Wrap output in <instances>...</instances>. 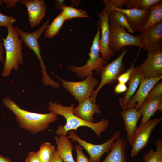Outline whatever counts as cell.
Returning a JSON list of instances; mask_svg holds the SVG:
<instances>
[{"label": "cell", "instance_id": "6da1fadb", "mask_svg": "<svg viewBox=\"0 0 162 162\" xmlns=\"http://www.w3.org/2000/svg\"><path fill=\"white\" fill-rule=\"evenodd\" d=\"M2 100L4 104L14 114L20 127L33 134L43 131L58 119L57 115L52 112L41 114L22 109L9 97L4 98Z\"/></svg>", "mask_w": 162, "mask_h": 162}, {"label": "cell", "instance_id": "7a4b0ae2", "mask_svg": "<svg viewBox=\"0 0 162 162\" xmlns=\"http://www.w3.org/2000/svg\"><path fill=\"white\" fill-rule=\"evenodd\" d=\"M74 106V104L70 106H64L59 103L49 101L48 110L57 115L63 116L66 120L64 126L60 125L57 127V130L55 131L56 134L58 135H66L70 130H76L80 127L86 126L91 128L99 137H100L102 132L106 130L109 127V120L103 118L97 122L86 121L73 113V110Z\"/></svg>", "mask_w": 162, "mask_h": 162}, {"label": "cell", "instance_id": "3957f363", "mask_svg": "<svg viewBox=\"0 0 162 162\" xmlns=\"http://www.w3.org/2000/svg\"><path fill=\"white\" fill-rule=\"evenodd\" d=\"M8 28L6 38H0L3 41L6 51L5 63L2 74V76L4 77L9 76L12 69L18 70L19 65L22 64L23 62L22 39L21 38H19V34L12 24H10Z\"/></svg>", "mask_w": 162, "mask_h": 162}, {"label": "cell", "instance_id": "277c9868", "mask_svg": "<svg viewBox=\"0 0 162 162\" xmlns=\"http://www.w3.org/2000/svg\"><path fill=\"white\" fill-rule=\"evenodd\" d=\"M100 22L98 21L97 32L93 40L90 52L88 55L89 59L86 64L82 66H70L67 69L76 74L80 79H82L89 75H92L95 70L97 75L100 74L104 66L107 64L108 61L101 57L99 53V41L100 38Z\"/></svg>", "mask_w": 162, "mask_h": 162}, {"label": "cell", "instance_id": "5b68a950", "mask_svg": "<svg viewBox=\"0 0 162 162\" xmlns=\"http://www.w3.org/2000/svg\"><path fill=\"white\" fill-rule=\"evenodd\" d=\"M50 20V19L49 18L38 30L32 32H25L17 26H16L14 28L21 37L25 45L28 48L33 50L37 57L41 68L43 84L52 87L55 86L56 82L49 76L46 72V67L42 57L40 46L38 42V38L46 28Z\"/></svg>", "mask_w": 162, "mask_h": 162}, {"label": "cell", "instance_id": "8992f818", "mask_svg": "<svg viewBox=\"0 0 162 162\" xmlns=\"http://www.w3.org/2000/svg\"><path fill=\"white\" fill-rule=\"evenodd\" d=\"M109 46L114 53L118 52L122 47L128 46H135L140 48H146L139 36L132 35L125 28L109 21Z\"/></svg>", "mask_w": 162, "mask_h": 162}, {"label": "cell", "instance_id": "52a82bcc", "mask_svg": "<svg viewBox=\"0 0 162 162\" xmlns=\"http://www.w3.org/2000/svg\"><path fill=\"white\" fill-rule=\"evenodd\" d=\"M129 47H124L122 52L114 61L104 66L100 73L101 80L98 88L94 90L90 98L96 102V97L99 91L106 84L112 85L117 81L119 76L124 72L123 58Z\"/></svg>", "mask_w": 162, "mask_h": 162}, {"label": "cell", "instance_id": "ba28073f", "mask_svg": "<svg viewBox=\"0 0 162 162\" xmlns=\"http://www.w3.org/2000/svg\"><path fill=\"white\" fill-rule=\"evenodd\" d=\"M69 139L77 142L79 145L85 149L90 156L88 160L90 162H100L102 156L105 153H108L112 148L116 139L120 137L121 132L117 131L106 142L100 144L90 143L80 138L73 130L69 131Z\"/></svg>", "mask_w": 162, "mask_h": 162}, {"label": "cell", "instance_id": "9c48e42d", "mask_svg": "<svg viewBox=\"0 0 162 162\" xmlns=\"http://www.w3.org/2000/svg\"><path fill=\"white\" fill-rule=\"evenodd\" d=\"M63 87L72 94L80 103L90 97L94 88L98 85V81L92 75H89L82 81L72 82L64 80L57 76Z\"/></svg>", "mask_w": 162, "mask_h": 162}, {"label": "cell", "instance_id": "30bf717a", "mask_svg": "<svg viewBox=\"0 0 162 162\" xmlns=\"http://www.w3.org/2000/svg\"><path fill=\"white\" fill-rule=\"evenodd\" d=\"M162 120V118L150 119L142 125L137 127L133 136L130 153L131 157L136 156L139 152L147 146L153 130Z\"/></svg>", "mask_w": 162, "mask_h": 162}, {"label": "cell", "instance_id": "8fae6325", "mask_svg": "<svg viewBox=\"0 0 162 162\" xmlns=\"http://www.w3.org/2000/svg\"><path fill=\"white\" fill-rule=\"evenodd\" d=\"M104 8L107 10H116L125 14L127 21L132 29L135 32L140 31L145 25L150 13L149 10H140L136 9L119 8L114 6L109 0H104Z\"/></svg>", "mask_w": 162, "mask_h": 162}, {"label": "cell", "instance_id": "7c38bea8", "mask_svg": "<svg viewBox=\"0 0 162 162\" xmlns=\"http://www.w3.org/2000/svg\"><path fill=\"white\" fill-rule=\"evenodd\" d=\"M137 67L144 79L162 76V50L148 52L145 60Z\"/></svg>", "mask_w": 162, "mask_h": 162}, {"label": "cell", "instance_id": "4fadbf2b", "mask_svg": "<svg viewBox=\"0 0 162 162\" xmlns=\"http://www.w3.org/2000/svg\"><path fill=\"white\" fill-rule=\"evenodd\" d=\"M139 36L148 52L162 50V21L147 28Z\"/></svg>", "mask_w": 162, "mask_h": 162}, {"label": "cell", "instance_id": "5bb4252c", "mask_svg": "<svg viewBox=\"0 0 162 162\" xmlns=\"http://www.w3.org/2000/svg\"><path fill=\"white\" fill-rule=\"evenodd\" d=\"M101 38L99 41V51L102 57L108 61L113 56L114 53L109 46V28L108 13L104 8L99 13Z\"/></svg>", "mask_w": 162, "mask_h": 162}, {"label": "cell", "instance_id": "9a60e30c", "mask_svg": "<svg viewBox=\"0 0 162 162\" xmlns=\"http://www.w3.org/2000/svg\"><path fill=\"white\" fill-rule=\"evenodd\" d=\"M162 78V76L158 78L144 79L141 76L139 88L134 95L129 100L126 110L135 107L138 110L145 100L152 88Z\"/></svg>", "mask_w": 162, "mask_h": 162}, {"label": "cell", "instance_id": "2e32d148", "mask_svg": "<svg viewBox=\"0 0 162 162\" xmlns=\"http://www.w3.org/2000/svg\"><path fill=\"white\" fill-rule=\"evenodd\" d=\"M20 2L26 7L30 26L38 25L46 11V5L43 0H22Z\"/></svg>", "mask_w": 162, "mask_h": 162}, {"label": "cell", "instance_id": "e0dca14e", "mask_svg": "<svg viewBox=\"0 0 162 162\" xmlns=\"http://www.w3.org/2000/svg\"><path fill=\"white\" fill-rule=\"evenodd\" d=\"M73 113L77 116L88 122H94V115L100 114L99 106L92 101L90 97L79 103L77 106L74 108Z\"/></svg>", "mask_w": 162, "mask_h": 162}, {"label": "cell", "instance_id": "ac0fdd59", "mask_svg": "<svg viewBox=\"0 0 162 162\" xmlns=\"http://www.w3.org/2000/svg\"><path fill=\"white\" fill-rule=\"evenodd\" d=\"M120 114L124 124L128 141L132 145L134 134L137 127V124L142 115L135 107L122 110Z\"/></svg>", "mask_w": 162, "mask_h": 162}, {"label": "cell", "instance_id": "d6986e66", "mask_svg": "<svg viewBox=\"0 0 162 162\" xmlns=\"http://www.w3.org/2000/svg\"><path fill=\"white\" fill-rule=\"evenodd\" d=\"M142 116L140 125H142L150 119L156 111H162V96L146 100L137 110Z\"/></svg>", "mask_w": 162, "mask_h": 162}, {"label": "cell", "instance_id": "ffe728a7", "mask_svg": "<svg viewBox=\"0 0 162 162\" xmlns=\"http://www.w3.org/2000/svg\"><path fill=\"white\" fill-rule=\"evenodd\" d=\"M141 75L137 67H134L128 82V90L124 97L119 99V104L122 110H126L129 100L135 93L140 84Z\"/></svg>", "mask_w": 162, "mask_h": 162}, {"label": "cell", "instance_id": "44dd1931", "mask_svg": "<svg viewBox=\"0 0 162 162\" xmlns=\"http://www.w3.org/2000/svg\"><path fill=\"white\" fill-rule=\"evenodd\" d=\"M127 143V141L123 138L116 139L111 149L101 162H127L125 147Z\"/></svg>", "mask_w": 162, "mask_h": 162}, {"label": "cell", "instance_id": "7402d4cb", "mask_svg": "<svg viewBox=\"0 0 162 162\" xmlns=\"http://www.w3.org/2000/svg\"><path fill=\"white\" fill-rule=\"evenodd\" d=\"M57 146L58 154L64 162H75L72 154L74 148L73 145L66 135L54 137Z\"/></svg>", "mask_w": 162, "mask_h": 162}, {"label": "cell", "instance_id": "603a6c76", "mask_svg": "<svg viewBox=\"0 0 162 162\" xmlns=\"http://www.w3.org/2000/svg\"><path fill=\"white\" fill-rule=\"evenodd\" d=\"M146 23L140 31L141 33L159 22L162 21V1L152 5Z\"/></svg>", "mask_w": 162, "mask_h": 162}, {"label": "cell", "instance_id": "cb8c5ba5", "mask_svg": "<svg viewBox=\"0 0 162 162\" xmlns=\"http://www.w3.org/2000/svg\"><path fill=\"white\" fill-rule=\"evenodd\" d=\"M106 10L108 13L109 20L114 22L118 25L124 27L127 29L128 32L132 34H134L135 32L128 23L126 16L125 14L116 10Z\"/></svg>", "mask_w": 162, "mask_h": 162}, {"label": "cell", "instance_id": "d4e9b609", "mask_svg": "<svg viewBox=\"0 0 162 162\" xmlns=\"http://www.w3.org/2000/svg\"><path fill=\"white\" fill-rule=\"evenodd\" d=\"M65 21L61 11L52 22L48 26L44 34V37L52 38L58 34Z\"/></svg>", "mask_w": 162, "mask_h": 162}, {"label": "cell", "instance_id": "484cf974", "mask_svg": "<svg viewBox=\"0 0 162 162\" xmlns=\"http://www.w3.org/2000/svg\"><path fill=\"white\" fill-rule=\"evenodd\" d=\"M155 151L151 148L148 153L144 155L143 159L145 162H162V140L158 139L156 142Z\"/></svg>", "mask_w": 162, "mask_h": 162}, {"label": "cell", "instance_id": "4316f807", "mask_svg": "<svg viewBox=\"0 0 162 162\" xmlns=\"http://www.w3.org/2000/svg\"><path fill=\"white\" fill-rule=\"evenodd\" d=\"M65 20H70L74 18L89 17L88 14L82 9H77L71 6H64L62 10Z\"/></svg>", "mask_w": 162, "mask_h": 162}, {"label": "cell", "instance_id": "83f0119b", "mask_svg": "<svg viewBox=\"0 0 162 162\" xmlns=\"http://www.w3.org/2000/svg\"><path fill=\"white\" fill-rule=\"evenodd\" d=\"M160 0H126L125 6L128 9L148 10Z\"/></svg>", "mask_w": 162, "mask_h": 162}, {"label": "cell", "instance_id": "f1b7e54d", "mask_svg": "<svg viewBox=\"0 0 162 162\" xmlns=\"http://www.w3.org/2000/svg\"><path fill=\"white\" fill-rule=\"evenodd\" d=\"M55 150L50 142H44L41 144L39 150L36 153L40 162H49L51 155Z\"/></svg>", "mask_w": 162, "mask_h": 162}, {"label": "cell", "instance_id": "f546056e", "mask_svg": "<svg viewBox=\"0 0 162 162\" xmlns=\"http://www.w3.org/2000/svg\"><path fill=\"white\" fill-rule=\"evenodd\" d=\"M140 51L141 49L140 48L137 55L133 60L130 67L127 69L124 73L121 74L118 77L117 81L118 83L126 84L129 81L134 68L135 63L137 59Z\"/></svg>", "mask_w": 162, "mask_h": 162}, {"label": "cell", "instance_id": "4dcf8cb0", "mask_svg": "<svg viewBox=\"0 0 162 162\" xmlns=\"http://www.w3.org/2000/svg\"><path fill=\"white\" fill-rule=\"evenodd\" d=\"M161 96H162V82L159 81L153 86L150 90L146 100Z\"/></svg>", "mask_w": 162, "mask_h": 162}, {"label": "cell", "instance_id": "1f68e13d", "mask_svg": "<svg viewBox=\"0 0 162 162\" xmlns=\"http://www.w3.org/2000/svg\"><path fill=\"white\" fill-rule=\"evenodd\" d=\"M76 153L77 162H90L86 156L83 152V148L80 145L76 146L74 148Z\"/></svg>", "mask_w": 162, "mask_h": 162}, {"label": "cell", "instance_id": "d6a6232c", "mask_svg": "<svg viewBox=\"0 0 162 162\" xmlns=\"http://www.w3.org/2000/svg\"><path fill=\"white\" fill-rule=\"evenodd\" d=\"M14 18L2 14L0 13V27L4 26L7 28L10 24H12L16 21Z\"/></svg>", "mask_w": 162, "mask_h": 162}, {"label": "cell", "instance_id": "836d02e7", "mask_svg": "<svg viewBox=\"0 0 162 162\" xmlns=\"http://www.w3.org/2000/svg\"><path fill=\"white\" fill-rule=\"evenodd\" d=\"M128 90V87L124 84L118 83L114 88V93L118 94L126 92Z\"/></svg>", "mask_w": 162, "mask_h": 162}, {"label": "cell", "instance_id": "e575fe53", "mask_svg": "<svg viewBox=\"0 0 162 162\" xmlns=\"http://www.w3.org/2000/svg\"><path fill=\"white\" fill-rule=\"evenodd\" d=\"M26 162H40L39 160L36 153L34 151L29 152L25 159Z\"/></svg>", "mask_w": 162, "mask_h": 162}, {"label": "cell", "instance_id": "d590c367", "mask_svg": "<svg viewBox=\"0 0 162 162\" xmlns=\"http://www.w3.org/2000/svg\"><path fill=\"white\" fill-rule=\"evenodd\" d=\"M20 1V0H0V4H2V3H6L8 8H13L16 7V3Z\"/></svg>", "mask_w": 162, "mask_h": 162}, {"label": "cell", "instance_id": "8d00e7d4", "mask_svg": "<svg viewBox=\"0 0 162 162\" xmlns=\"http://www.w3.org/2000/svg\"><path fill=\"white\" fill-rule=\"evenodd\" d=\"M59 156L57 150H55L52 152L49 162H63Z\"/></svg>", "mask_w": 162, "mask_h": 162}, {"label": "cell", "instance_id": "74e56055", "mask_svg": "<svg viewBox=\"0 0 162 162\" xmlns=\"http://www.w3.org/2000/svg\"><path fill=\"white\" fill-rule=\"evenodd\" d=\"M110 2L116 7L122 8L123 6H125L126 0H110Z\"/></svg>", "mask_w": 162, "mask_h": 162}, {"label": "cell", "instance_id": "f35d334b", "mask_svg": "<svg viewBox=\"0 0 162 162\" xmlns=\"http://www.w3.org/2000/svg\"><path fill=\"white\" fill-rule=\"evenodd\" d=\"M66 2L64 0H56L55 4V8L56 9L62 11L63 6L66 5Z\"/></svg>", "mask_w": 162, "mask_h": 162}, {"label": "cell", "instance_id": "ab89813d", "mask_svg": "<svg viewBox=\"0 0 162 162\" xmlns=\"http://www.w3.org/2000/svg\"><path fill=\"white\" fill-rule=\"evenodd\" d=\"M3 43L0 42V61L4 64L5 63V60L3 58V53H4V48H3Z\"/></svg>", "mask_w": 162, "mask_h": 162}, {"label": "cell", "instance_id": "60d3db41", "mask_svg": "<svg viewBox=\"0 0 162 162\" xmlns=\"http://www.w3.org/2000/svg\"><path fill=\"white\" fill-rule=\"evenodd\" d=\"M0 162H12V161L10 158L4 157L0 154Z\"/></svg>", "mask_w": 162, "mask_h": 162}, {"label": "cell", "instance_id": "b9f144b4", "mask_svg": "<svg viewBox=\"0 0 162 162\" xmlns=\"http://www.w3.org/2000/svg\"><path fill=\"white\" fill-rule=\"evenodd\" d=\"M75 1L74 0L75 3L74 2L73 0L71 1V2H72V4L71 6L74 7V6H78L79 5V4L80 3V2H81V1Z\"/></svg>", "mask_w": 162, "mask_h": 162}]
</instances>
